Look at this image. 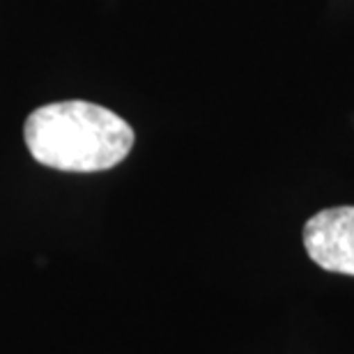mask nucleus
Masks as SVG:
<instances>
[{
  "label": "nucleus",
  "mask_w": 354,
  "mask_h": 354,
  "mask_svg": "<svg viewBox=\"0 0 354 354\" xmlns=\"http://www.w3.org/2000/svg\"><path fill=\"white\" fill-rule=\"evenodd\" d=\"M28 152L41 166L65 173L115 168L133 147V129L118 113L90 102H55L26 120Z\"/></svg>",
  "instance_id": "nucleus-1"
},
{
  "label": "nucleus",
  "mask_w": 354,
  "mask_h": 354,
  "mask_svg": "<svg viewBox=\"0 0 354 354\" xmlns=\"http://www.w3.org/2000/svg\"><path fill=\"white\" fill-rule=\"evenodd\" d=\"M304 246L317 267L354 276V207H329L304 225Z\"/></svg>",
  "instance_id": "nucleus-2"
}]
</instances>
